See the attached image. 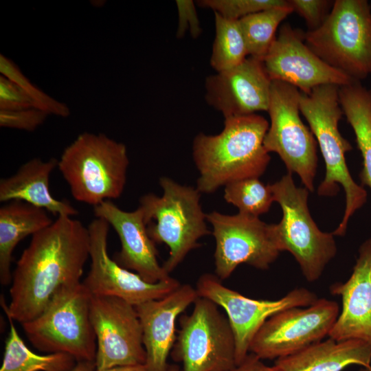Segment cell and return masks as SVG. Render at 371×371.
I'll use <instances>...</instances> for the list:
<instances>
[{"instance_id": "6da1fadb", "label": "cell", "mask_w": 371, "mask_h": 371, "mask_svg": "<svg viewBox=\"0 0 371 371\" xmlns=\"http://www.w3.org/2000/svg\"><path fill=\"white\" fill-rule=\"evenodd\" d=\"M88 227L71 216H58L32 236L12 276L8 317L21 324L34 319L63 286L81 282L89 258Z\"/></svg>"}, {"instance_id": "7a4b0ae2", "label": "cell", "mask_w": 371, "mask_h": 371, "mask_svg": "<svg viewBox=\"0 0 371 371\" xmlns=\"http://www.w3.org/2000/svg\"><path fill=\"white\" fill-rule=\"evenodd\" d=\"M269 126L265 117L254 113L225 118L217 135L198 134L192 144L197 190L210 194L236 181L259 178L271 159L264 146Z\"/></svg>"}, {"instance_id": "3957f363", "label": "cell", "mask_w": 371, "mask_h": 371, "mask_svg": "<svg viewBox=\"0 0 371 371\" xmlns=\"http://www.w3.org/2000/svg\"><path fill=\"white\" fill-rule=\"evenodd\" d=\"M339 87L336 85L317 87L309 94L301 92L300 110L317 139L326 165V175L317 188L322 196L337 194L344 188L346 206L342 219L334 236L345 234L348 221L367 201V192L352 177L346 161V153L352 150L350 143L342 137L338 124L343 113L339 100Z\"/></svg>"}, {"instance_id": "277c9868", "label": "cell", "mask_w": 371, "mask_h": 371, "mask_svg": "<svg viewBox=\"0 0 371 371\" xmlns=\"http://www.w3.org/2000/svg\"><path fill=\"white\" fill-rule=\"evenodd\" d=\"M128 165L125 144L104 133L84 132L64 149L57 168L74 199L95 207L122 195Z\"/></svg>"}, {"instance_id": "5b68a950", "label": "cell", "mask_w": 371, "mask_h": 371, "mask_svg": "<svg viewBox=\"0 0 371 371\" xmlns=\"http://www.w3.org/2000/svg\"><path fill=\"white\" fill-rule=\"evenodd\" d=\"M161 196L148 193L140 197L147 232L155 243H164L169 248L167 260L162 265L168 273L172 272L198 242L209 235L206 215L197 188L181 185L173 179H159Z\"/></svg>"}, {"instance_id": "8992f818", "label": "cell", "mask_w": 371, "mask_h": 371, "mask_svg": "<svg viewBox=\"0 0 371 371\" xmlns=\"http://www.w3.org/2000/svg\"><path fill=\"white\" fill-rule=\"evenodd\" d=\"M91 296L82 282L61 287L38 317L22 324L30 342L43 352L67 354L77 362H95Z\"/></svg>"}, {"instance_id": "52a82bcc", "label": "cell", "mask_w": 371, "mask_h": 371, "mask_svg": "<svg viewBox=\"0 0 371 371\" xmlns=\"http://www.w3.org/2000/svg\"><path fill=\"white\" fill-rule=\"evenodd\" d=\"M322 60L359 81L371 74V10L366 0H336L317 29L303 36Z\"/></svg>"}, {"instance_id": "ba28073f", "label": "cell", "mask_w": 371, "mask_h": 371, "mask_svg": "<svg viewBox=\"0 0 371 371\" xmlns=\"http://www.w3.org/2000/svg\"><path fill=\"white\" fill-rule=\"evenodd\" d=\"M271 188L282 211L280 223L273 224L276 246L280 252L291 254L306 280L315 282L337 254L334 234L319 229L308 209L309 191L297 187L292 174L288 172Z\"/></svg>"}, {"instance_id": "9c48e42d", "label": "cell", "mask_w": 371, "mask_h": 371, "mask_svg": "<svg viewBox=\"0 0 371 371\" xmlns=\"http://www.w3.org/2000/svg\"><path fill=\"white\" fill-rule=\"evenodd\" d=\"M190 315L179 319L171 351L183 371H227L236 364L235 339L227 316L212 301L198 297Z\"/></svg>"}, {"instance_id": "30bf717a", "label": "cell", "mask_w": 371, "mask_h": 371, "mask_svg": "<svg viewBox=\"0 0 371 371\" xmlns=\"http://www.w3.org/2000/svg\"><path fill=\"white\" fill-rule=\"evenodd\" d=\"M301 92L296 87L272 80L268 113L270 124L264 139L267 151L277 153L290 174L313 192L317 166V144L311 131L300 116Z\"/></svg>"}, {"instance_id": "8fae6325", "label": "cell", "mask_w": 371, "mask_h": 371, "mask_svg": "<svg viewBox=\"0 0 371 371\" xmlns=\"http://www.w3.org/2000/svg\"><path fill=\"white\" fill-rule=\"evenodd\" d=\"M206 219L212 227L215 273L221 280L229 278L241 264L268 269L280 253L273 237V224H267L259 217L213 211L207 214Z\"/></svg>"}, {"instance_id": "7c38bea8", "label": "cell", "mask_w": 371, "mask_h": 371, "mask_svg": "<svg viewBox=\"0 0 371 371\" xmlns=\"http://www.w3.org/2000/svg\"><path fill=\"white\" fill-rule=\"evenodd\" d=\"M195 289L199 297L225 310L234 336L236 365L248 355L256 334L269 317L288 308L310 306L317 300L305 288L292 290L277 300L251 299L224 286L221 279L210 273L201 275Z\"/></svg>"}, {"instance_id": "4fadbf2b", "label": "cell", "mask_w": 371, "mask_h": 371, "mask_svg": "<svg viewBox=\"0 0 371 371\" xmlns=\"http://www.w3.org/2000/svg\"><path fill=\"white\" fill-rule=\"evenodd\" d=\"M339 315L338 304L324 298L308 306L282 311L260 327L249 352L261 359H277L297 352L328 335Z\"/></svg>"}, {"instance_id": "5bb4252c", "label": "cell", "mask_w": 371, "mask_h": 371, "mask_svg": "<svg viewBox=\"0 0 371 371\" xmlns=\"http://www.w3.org/2000/svg\"><path fill=\"white\" fill-rule=\"evenodd\" d=\"M90 319L97 341L96 370L146 363L142 328L135 306L117 297L91 295Z\"/></svg>"}, {"instance_id": "9a60e30c", "label": "cell", "mask_w": 371, "mask_h": 371, "mask_svg": "<svg viewBox=\"0 0 371 371\" xmlns=\"http://www.w3.org/2000/svg\"><path fill=\"white\" fill-rule=\"evenodd\" d=\"M109 226L99 218L88 226L91 265L82 283L91 295L117 297L135 306L164 298L181 286L170 276L156 283L148 282L113 260L107 249Z\"/></svg>"}, {"instance_id": "2e32d148", "label": "cell", "mask_w": 371, "mask_h": 371, "mask_svg": "<svg viewBox=\"0 0 371 371\" xmlns=\"http://www.w3.org/2000/svg\"><path fill=\"white\" fill-rule=\"evenodd\" d=\"M302 37L290 25L281 26L262 60L271 81L288 83L306 94L320 85L330 84L342 87L357 81L326 63L306 45Z\"/></svg>"}, {"instance_id": "e0dca14e", "label": "cell", "mask_w": 371, "mask_h": 371, "mask_svg": "<svg viewBox=\"0 0 371 371\" xmlns=\"http://www.w3.org/2000/svg\"><path fill=\"white\" fill-rule=\"evenodd\" d=\"M271 82L262 60L248 56L235 67L209 76L205 98L225 118L268 111Z\"/></svg>"}, {"instance_id": "ac0fdd59", "label": "cell", "mask_w": 371, "mask_h": 371, "mask_svg": "<svg viewBox=\"0 0 371 371\" xmlns=\"http://www.w3.org/2000/svg\"><path fill=\"white\" fill-rule=\"evenodd\" d=\"M96 218H102L117 232L121 250L115 260L122 267L134 271L145 281L156 283L170 277L157 260L155 243L149 236L140 207L131 212L119 208L112 201L93 207Z\"/></svg>"}, {"instance_id": "d6986e66", "label": "cell", "mask_w": 371, "mask_h": 371, "mask_svg": "<svg viewBox=\"0 0 371 371\" xmlns=\"http://www.w3.org/2000/svg\"><path fill=\"white\" fill-rule=\"evenodd\" d=\"M198 297L195 288L181 284L164 298L135 306L142 328L148 371H167L168 357L177 337V319Z\"/></svg>"}, {"instance_id": "ffe728a7", "label": "cell", "mask_w": 371, "mask_h": 371, "mask_svg": "<svg viewBox=\"0 0 371 371\" xmlns=\"http://www.w3.org/2000/svg\"><path fill=\"white\" fill-rule=\"evenodd\" d=\"M342 307L328 335L337 341L357 339L371 344V238L359 247L351 276L346 282L332 284Z\"/></svg>"}, {"instance_id": "44dd1931", "label": "cell", "mask_w": 371, "mask_h": 371, "mask_svg": "<svg viewBox=\"0 0 371 371\" xmlns=\"http://www.w3.org/2000/svg\"><path fill=\"white\" fill-rule=\"evenodd\" d=\"M58 160L33 158L23 164L12 176L0 180V201H19L43 209L58 216H74L78 211L67 200L53 196L49 177Z\"/></svg>"}, {"instance_id": "7402d4cb", "label": "cell", "mask_w": 371, "mask_h": 371, "mask_svg": "<svg viewBox=\"0 0 371 371\" xmlns=\"http://www.w3.org/2000/svg\"><path fill=\"white\" fill-rule=\"evenodd\" d=\"M370 363V343L357 339L337 341L330 337L277 359L274 366L280 371H342L350 365L368 368Z\"/></svg>"}, {"instance_id": "603a6c76", "label": "cell", "mask_w": 371, "mask_h": 371, "mask_svg": "<svg viewBox=\"0 0 371 371\" xmlns=\"http://www.w3.org/2000/svg\"><path fill=\"white\" fill-rule=\"evenodd\" d=\"M53 223L46 210L13 201L0 207V282L11 284L12 253L23 238L32 236Z\"/></svg>"}, {"instance_id": "cb8c5ba5", "label": "cell", "mask_w": 371, "mask_h": 371, "mask_svg": "<svg viewBox=\"0 0 371 371\" xmlns=\"http://www.w3.org/2000/svg\"><path fill=\"white\" fill-rule=\"evenodd\" d=\"M339 100L363 158L361 183L371 190V89L355 81L339 87Z\"/></svg>"}, {"instance_id": "d4e9b609", "label": "cell", "mask_w": 371, "mask_h": 371, "mask_svg": "<svg viewBox=\"0 0 371 371\" xmlns=\"http://www.w3.org/2000/svg\"><path fill=\"white\" fill-rule=\"evenodd\" d=\"M10 332L0 371H71L76 359L60 352L40 355L31 351L18 334L13 320L8 317Z\"/></svg>"}, {"instance_id": "484cf974", "label": "cell", "mask_w": 371, "mask_h": 371, "mask_svg": "<svg viewBox=\"0 0 371 371\" xmlns=\"http://www.w3.org/2000/svg\"><path fill=\"white\" fill-rule=\"evenodd\" d=\"M293 10L289 1L238 20L249 56L262 60L276 38L281 22Z\"/></svg>"}, {"instance_id": "4316f807", "label": "cell", "mask_w": 371, "mask_h": 371, "mask_svg": "<svg viewBox=\"0 0 371 371\" xmlns=\"http://www.w3.org/2000/svg\"><path fill=\"white\" fill-rule=\"evenodd\" d=\"M214 21L216 34L210 65L221 72L238 66L249 54L238 21L225 19L216 12Z\"/></svg>"}, {"instance_id": "83f0119b", "label": "cell", "mask_w": 371, "mask_h": 371, "mask_svg": "<svg viewBox=\"0 0 371 371\" xmlns=\"http://www.w3.org/2000/svg\"><path fill=\"white\" fill-rule=\"evenodd\" d=\"M224 188V199L236 207L240 214L259 217L275 201L271 184H265L257 177L236 181Z\"/></svg>"}, {"instance_id": "f1b7e54d", "label": "cell", "mask_w": 371, "mask_h": 371, "mask_svg": "<svg viewBox=\"0 0 371 371\" xmlns=\"http://www.w3.org/2000/svg\"><path fill=\"white\" fill-rule=\"evenodd\" d=\"M0 74L18 84L36 102L39 109L49 115L66 117L70 115L69 106L45 93L21 71L19 67L10 58L0 54Z\"/></svg>"}, {"instance_id": "f546056e", "label": "cell", "mask_w": 371, "mask_h": 371, "mask_svg": "<svg viewBox=\"0 0 371 371\" xmlns=\"http://www.w3.org/2000/svg\"><path fill=\"white\" fill-rule=\"evenodd\" d=\"M199 6L211 9L223 17L238 21L248 15L287 3L284 0H200Z\"/></svg>"}, {"instance_id": "4dcf8cb0", "label": "cell", "mask_w": 371, "mask_h": 371, "mask_svg": "<svg viewBox=\"0 0 371 371\" xmlns=\"http://www.w3.org/2000/svg\"><path fill=\"white\" fill-rule=\"evenodd\" d=\"M38 109L32 98L18 84L0 75V111Z\"/></svg>"}, {"instance_id": "1f68e13d", "label": "cell", "mask_w": 371, "mask_h": 371, "mask_svg": "<svg viewBox=\"0 0 371 371\" xmlns=\"http://www.w3.org/2000/svg\"><path fill=\"white\" fill-rule=\"evenodd\" d=\"M49 115L36 108L14 111H0V126L25 131H34Z\"/></svg>"}, {"instance_id": "d6a6232c", "label": "cell", "mask_w": 371, "mask_h": 371, "mask_svg": "<svg viewBox=\"0 0 371 371\" xmlns=\"http://www.w3.org/2000/svg\"><path fill=\"white\" fill-rule=\"evenodd\" d=\"M293 11L298 13L306 22L309 31L319 27L325 20L331 1L325 0H289Z\"/></svg>"}, {"instance_id": "836d02e7", "label": "cell", "mask_w": 371, "mask_h": 371, "mask_svg": "<svg viewBox=\"0 0 371 371\" xmlns=\"http://www.w3.org/2000/svg\"><path fill=\"white\" fill-rule=\"evenodd\" d=\"M176 4L179 16L177 37H183L188 31L194 38L199 36L202 30L194 2L192 0H177Z\"/></svg>"}, {"instance_id": "e575fe53", "label": "cell", "mask_w": 371, "mask_h": 371, "mask_svg": "<svg viewBox=\"0 0 371 371\" xmlns=\"http://www.w3.org/2000/svg\"><path fill=\"white\" fill-rule=\"evenodd\" d=\"M262 359L254 353H248L238 364L227 371H280L276 366L265 364Z\"/></svg>"}, {"instance_id": "d590c367", "label": "cell", "mask_w": 371, "mask_h": 371, "mask_svg": "<svg viewBox=\"0 0 371 371\" xmlns=\"http://www.w3.org/2000/svg\"><path fill=\"white\" fill-rule=\"evenodd\" d=\"M95 371H148L146 364L119 366Z\"/></svg>"}, {"instance_id": "8d00e7d4", "label": "cell", "mask_w": 371, "mask_h": 371, "mask_svg": "<svg viewBox=\"0 0 371 371\" xmlns=\"http://www.w3.org/2000/svg\"><path fill=\"white\" fill-rule=\"evenodd\" d=\"M95 368L94 361H80L77 362L71 371H94Z\"/></svg>"}, {"instance_id": "74e56055", "label": "cell", "mask_w": 371, "mask_h": 371, "mask_svg": "<svg viewBox=\"0 0 371 371\" xmlns=\"http://www.w3.org/2000/svg\"><path fill=\"white\" fill-rule=\"evenodd\" d=\"M167 371H183L177 365H169Z\"/></svg>"}, {"instance_id": "f35d334b", "label": "cell", "mask_w": 371, "mask_h": 371, "mask_svg": "<svg viewBox=\"0 0 371 371\" xmlns=\"http://www.w3.org/2000/svg\"><path fill=\"white\" fill-rule=\"evenodd\" d=\"M362 371H371V366L368 368H364V369L362 370Z\"/></svg>"}]
</instances>
